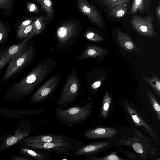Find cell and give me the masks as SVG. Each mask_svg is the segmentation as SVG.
<instances>
[{"label":"cell","instance_id":"cell-1","mask_svg":"<svg viewBox=\"0 0 160 160\" xmlns=\"http://www.w3.org/2000/svg\"><path fill=\"white\" fill-rule=\"evenodd\" d=\"M57 64L55 59L48 58L38 63L22 79L16 83L22 93L28 95L38 87L54 69Z\"/></svg>","mask_w":160,"mask_h":160},{"label":"cell","instance_id":"cell-2","mask_svg":"<svg viewBox=\"0 0 160 160\" xmlns=\"http://www.w3.org/2000/svg\"><path fill=\"white\" fill-rule=\"evenodd\" d=\"M93 107V102L91 101L82 106L76 105L65 109L56 108L55 117L62 124L70 127L76 126L83 123L89 118Z\"/></svg>","mask_w":160,"mask_h":160},{"label":"cell","instance_id":"cell-3","mask_svg":"<svg viewBox=\"0 0 160 160\" xmlns=\"http://www.w3.org/2000/svg\"><path fill=\"white\" fill-rule=\"evenodd\" d=\"M36 54V51L33 44L28 42L27 45L9 62L0 83L19 74L31 63Z\"/></svg>","mask_w":160,"mask_h":160},{"label":"cell","instance_id":"cell-4","mask_svg":"<svg viewBox=\"0 0 160 160\" xmlns=\"http://www.w3.org/2000/svg\"><path fill=\"white\" fill-rule=\"evenodd\" d=\"M81 82L76 70L73 69L68 74L62 90L56 103L61 108L74 102L80 94Z\"/></svg>","mask_w":160,"mask_h":160},{"label":"cell","instance_id":"cell-5","mask_svg":"<svg viewBox=\"0 0 160 160\" xmlns=\"http://www.w3.org/2000/svg\"><path fill=\"white\" fill-rule=\"evenodd\" d=\"M24 145L29 148H36L61 154H67L72 152L82 143L76 141L64 142H23Z\"/></svg>","mask_w":160,"mask_h":160},{"label":"cell","instance_id":"cell-6","mask_svg":"<svg viewBox=\"0 0 160 160\" xmlns=\"http://www.w3.org/2000/svg\"><path fill=\"white\" fill-rule=\"evenodd\" d=\"M56 34L58 48L65 50L74 43L78 36L76 25L72 22L61 25L57 30Z\"/></svg>","mask_w":160,"mask_h":160},{"label":"cell","instance_id":"cell-7","mask_svg":"<svg viewBox=\"0 0 160 160\" xmlns=\"http://www.w3.org/2000/svg\"><path fill=\"white\" fill-rule=\"evenodd\" d=\"M61 77L59 73L54 75L48 79L34 93L29 102L32 104L41 103L51 97L59 85Z\"/></svg>","mask_w":160,"mask_h":160},{"label":"cell","instance_id":"cell-8","mask_svg":"<svg viewBox=\"0 0 160 160\" xmlns=\"http://www.w3.org/2000/svg\"><path fill=\"white\" fill-rule=\"evenodd\" d=\"M35 35L33 32L20 42L4 46L0 49V73L4 67L19 53Z\"/></svg>","mask_w":160,"mask_h":160},{"label":"cell","instance_id":"cell-9","mask_svg":"<svg viewBox=\"0 0 160 160\" xmlns=\"http://www.w3.org/2000/svg\"><path fill=\"white\" fill-rule=\"evenodd\" d=\"M153 10L145 17L133 15L130 20L133 28L140 34L146 36H152L154 33L153 22L154 20Z\"/></svg>","mask_w":160,"mask_h":160},{"label":"cell","instance_id":"cell-10","mask_svg":"<svg viewBox=\"0 0 160 160\" xmlns=\"http://www.w3.org/2000/svg\"><path fill=\"white\" fill-rule=\"evenodd\" d=\"M78 6L80 11L87 16L94 24L100 27L103 26V20L100 13L93 5L87 0H77Z\"/></svg>","mask_w":160,"mask_h":160},{"label":"cell","instance_id":"cell-11","mask_svg":"<svg viewBox=\"0 0 160 160\" xmlns=\"http://www.w3.org/2000/svg\"><path fill=\"white\" fill-rule=\"evenodd\" d=\"M110 144V142H108L99 141L81 145L73 152V154L75 156L86 157L93 156L108 148Z\"/></svg>","mask_w":160,"mask_h":160},{"label":"cell","instance_id":"cell-12","mask_svg":"<svg viewBox=\"0 0 160 160\" xmlns=\"http://www.w3.org/2000/svg\"><path fill=\"white\" fill-rule=\"evenodd\" d=\"M73 138L60 134L50 133L27 137L23 139V142H72Z\"/></svg>","mask_w":160,"mask_h":160},{"label":"cell","instance_id":"cell-13","mask_svg":"<svg viewBox=\"0 0 160 160\" xmlns=\"http://www.w3.org/2000/svg\"><path fill=\"white\" fill-rule=\"evenodd\" d=\"M117 130L110 127H95L86 130L83 133L84 137L87 139L108 138L113 137Z\"/></svg>","mask_w":160,"mask_h":160},{"label":"cell","instance_id":"cell-14","mask_svg":"<svg viewBox=\"0 0 160 160\" xmlns=\"http://www.w3.org/2000/svg\"><path fill=\"white\" fill-rule=\"evenodd\" d=\"M34 127L28 125L24 128L18 127L15 131V134L8 138L3 143L4 148H7L10 147L21 140L27 137L30 134L34 131Z\"/></svg>","mask_w":160,"mask_h":160},{"label":"cell","instance_id":"cell-15","mask_svg":"<svg viewBox=\"0 0 160 160\" xmlns=\"http://www.w3.org/2000/svg\"><path fill=\"white\" fill-rule=\"evenodd\" d=\"M117 37L119 44L125 50L130 52H141V50L134 44L130 37L120 30L117 31Z\"/></svg>","mask_w":160,"mask_h":160},{"label":"cell","instance_id":"cell-16","mask_svg":"<svg viewBox=\"0 0 160 160\" xmlns=\"http://www.w3.org/2000/svg\"><path fill=\"white\" fill-rule=\"evenodd\" d=\"M125 106L132 118L135 125L143 126L150 135L157 140V137L153 130L139 115L135 110L130 105L127 103H125Z\"/></svg>","mask_w":160,"mask_h":160},{"label":"cell","instance_id":"cell-17","mask_svg":"<svg viewBox=\"0 0 160 160\" xmlns=\"http://www.w3.org/2000/svg\"><path fill=\"white\" fill-rule=\"evenodd\" d=\"M22 148L20 153L33 159L38 160H52L53 159L49 152L42 150L30 148Z\"/></svg>","mask_w":160,"mask_h":160},{"label":"cell","instance_id":"cell-18","mask_svg":"<svg viewBox=\"0 0 160 160\" xmlns=\"http://www.w3.org/2000/svg\"><path fill=\"white\" fill-rule=\"evenodd\" d=\"M105 53V50L97 46L88 45L77 58L81 60L90 58L102 56Z\"/></svg>","mask_w":160,"mask_h":160},{"label":"cell","instance_id":"cell-19","mask_svg":"<svg viewBox=\"0 0 160 160\" xmlns=\"http://www.w3.org/2000/svg\"><path fill=\"white\" fill-rule=\"evenodd\" d=\"M38 2L42 7L43 10L47 14L45 18L47 21H51L52 19L54 14V10L51 0H35Z\"/></svg>","mask_w":160,"mask_h":160},{"label":"cell","instance_id":"cell-20","mask_svg":"<svg viewBox=\"0 0 160 160\" xmlns=\"http://www.w3.org/2000/svg\"><path fill=\"white\" fill-rule=\"evenodd\" d=\"M127 4L122 3L114 7L111 10L109 15L114 18H118L123 17L127 11Z\"/></svg>","mask_w":160,"mask_h":160},{"label":"cell","instance_id":"cell-21","mask_svg":"<svg viewBox=\"0 0 160 160\" xmlns=\"http://www.w3.org/2000/svg\"><path fill=\"white\" fill-rule=\"evenodd\" d=\"M10 31L9 25L0 20V45L8 41Z\"/></svg>","mask_w":160,"mask_h":160},{"label":"cell","instance_id":"cell-22","mask_svg":"<svg viewBox=\"0 0 160 160\" xmlns=\"http://www.w3.org/2000/svg\"><path fill=\"white\" fill-rule=\"evenodd\" d=\"M143 80L155 91L159 97H160V81L155 75L153 74L152 78L142 75Z\"/></svg>","mask_w":160,"mask_h":160},{"label":"cell","instance_id":"cell-23","mask_svg":"<svg viewBox=\"0 0 160 160\" xmlns=\"http://www.w3.org/2000/svg\"><path fill=\"white\" fill-rule=\"evenodd\" d=\"M45 18L41 16L36 18L32 22V32L35 35L40 34L43 30L46 23Z\"/></svg>","mask_w":160,"mask_h":160},{"label":"cell","instance_id":"cell-24","mask_svg":"<svg viewBox=\"0 0 160 160\" xmlns=\"http://www.w3.org/2000/svg\"><path fill=\"white\" fill-rule=\"evenodd\" d=\"M148 97L158 120L160 121V106L154 96L148 89H147Z\"/></svg>","mask_w":160,"mask_h":160},{"label":"cell","instance_id":"cell-25","mask_svg":"<svg viewBox=\"0 0 160 160\" xmlns=\"http://www.w3.org/2000/svg\"><path fill=\"white\" fill-rule=\"evenodd\" d=\"M111 102V98L108 92H107L103 99L102 107L100 111L101 116L105 118L107 116Z\"/></svg>","mask_w":160,"mask_h":160},{"label":"cell","instance_id":"cell-26","mask_svg":"<svg viewBox=\"0 0 160 160\" xmlns=\"http://www.w3.org/2000/svg\"><path fill=\"white\" fill-rule=\"evenodd\" d=\"M32 23L27 26L17 29L16 31L17 40H21L24 39L33 32Z\"/></svg>","mask_w":160,"mask_h":160},{"label":"cell","instance_id":"cell-27","mask_svg":"<svg viewBox=\"0 0 160 160\" xmlns=\"http://www.w3.org/2000/svg\"><path fill=\"white\" fill-rule=\"evenodd\" d=\"M146 0H133L130 12L132 14H134L138 11L141 13H143Z\"/></svg>","mask_w":160,"mask_h":160},{"label":"cell","instance_id":"cell-28","mask_svg":"<svg viewBox=\"0 0 160 160\" xmlns=\"http://www.w3.org/2000/svg\"><path fill=\"white\" fill-rule=\"evenodd\" d=\"M101 1L107 8L111 9L119 4L129 3V0H101Z\"/></svg>","mask_w":160,"mask_h":160},{"label":"cell","instance_id":"cell-29","mask_svg":"<svg viewBox=\"0 0 160 160\" xmlns=\"http://www.w3.org/2000/svg\"><path fill=\"white\" fill-rule=\"evenodd\" d=\"M85 159L93 160H121L120 158L114 153H112L109 155L105 156L102 158H97L94 157L93 156L86 157Z\"/></svg>","mask_w":160,"mask_h":160},{"label":"cell","instance_id":"cell-30","mask_svg":"<svg viewBox=\"0 0 160 160\" xmlns=\"http://www.w3.org/2000/svg\"><path fill=\"white\" fill-rule=\"evenodd\" d=\"M84 37L92 41H98L102 40V38L97 33L90 31H87L85 33Z\"/></svg>","mask_w":160,"mask_h":160},{"label":"cell","instance_id":"cell-31","mask_svg":"<svg viewBox=\"0 0 160 160\" xmlns=\"http://www.w3.org/2000/svg\"><path fill=\"white\" fill-rule=\"evenodd\" d=\"M15 0H0V9L10 11L12 8Z\"/></svg>","mask_w":160,"mask_h":160},{"label":"cell","instance_id":"cell-32","mask_svg":"<svg viewBox=\"0 0 160 160\" xmlns=\"http://www.w3.org/2000/svg\"><path fill=\"white\" fill-rule=\"evenodd\" d=\"M132 147L134 150L140 154L144 152L142 145L139 143L136 142L132 145Z\"/></svg>","mask_w":160,"mask_h":160},{"label":"cell","instance_id":"cell-33","mask_svg":"<svg viewBox=\"0 0 160 160\" xmlns=\"http://www.w3.org/2000/svg\"><path fill=\"white\" fill-rule=\"evenodd\" d=\"M27 8L28 11L32 12H36L38 11V9L34 4L31 2L28 3L27 5Z\"/></svg>","mask_w":160,"mask_h":160},{"label":"cell","instance_id":"cell-34","mask_svg":"<svg viewBox=\"0 0 160 160\" xmlns=\"http://www.w3.org/2000/svg\"><path fill=\"white\" fill-rule=\"evenodd\" d=\"M32 20L31 19L26 20L22 22L17 27V29H19L26 26H27L32 23Z\"/></svg>","mask_w":160,"mask_h":160},{"label":"cell","instance_id":"cell-35","mask_svg":"<svg viewBox=\"0 0 160 160\" xmlns=\"http://www.w3.org/2000/svg\"><path fill=\"white\" fill-rule=\"evenodd\" d=\"M101 85V81L99 80L95 81L91 85V88L95 90L97 89Z\"/></svg>","mask_w":160,"mask_h":160},{"label":"cell","instance_id":"cell-36","mask_svg":"<svg viewBox=\"0 0 160 160\" xmlns=\"http://www.w3.org/2000/svg\"><path fill=\"white\" fill-rule=\"evenodd\" d=\"M156 14L157 19L159 23L160 24V5L159 4L157 7L156 11Z\"/></svg>","mask_w":160,"mask_h":160},{"label":"cell","instance_id":"cell-37","mask_svg":"<svg viewBox=\"0 0 160 160\" xmlns=\"http://www.w3.org/2000/svg\"><path fill=\"white\" fill-rule=\"evenodd\" d=\"M12 159L14 160H29L32 159H31L26 158L18 157L13 158Z\"/></svg>","mask_w":160,"mask_h":160}]
</instances>
